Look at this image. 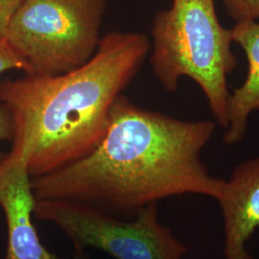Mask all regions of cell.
<instances>
[{
    "label": "cell",
    "mask_w": 259,
    "mask_h": 259,
    "mask_svg": "<svg viewBox=\"0 0 259 259\" xmlns=\"http://www.w3.org/2000/svg\"><path fill=\"white\" fill-rule=\"evenodd\" d=\"M215 129L212 121L181 120L121 94L97 146L67 166L33 178L34 193L37 201H72L121 219L174 196L217 201L226 181L212 176L202 159Z\"/></svg>",
    "instance_id": "6da1fadb"
},
{
    "label": "cell",
    "mask_w": 259,
    "mask_h": 259,
    "mask_svg": "<svg viewBox=\"0 0 259 259\" xmlns=\"http://www.w3.org/2000/svg\"><path fill=\"white\" fill-rule=\"evenodd\" d=\"M150 49L145 35L114 31L101 37L89 62L69 72L0 81V104L14 122L13 144L24 151L32 178L67 166L97 146L113 104Z\"/></svg>",
    "instance_id": "7a4b0ae2"
},
{
    "label": "cell",
    "mask_w": 259,
    "mask_h": 259,
    "mask_svg": "<svg viewBox=\"0 0 259 259\" xmlns=\"http://www.w3.org/2000/svg\"><path fill=\"white\" fill-rule=\"evenodd\" d=\"M150 64L168 93L182 77L203 91L216 123L228 126L230 93L227 77L237 65L232 32L219 22L214 0H173L170 9L157 13L152 25Z\"/></svg>",
    "instance_id": "3957f363"
},
{
    "label": "cell",
    "mask_w": 259,
    "mask_h": 259,
    "mask_svg": "<svg viewBox=\"0 0 259 259\" xmlns=\"http://www.w3.org/2000/svg\"><path fill=\"white\" fill-rule=\"evenodd\" d=\"M106 8L107 0H20L5 38L30 74H64L96 52Z\"/></svg>",
    "instance_id": "277c9868"
},
{
    "label": "cell",
    "mask_w": 259,
    "mask_h": 259,
    "mask_svg": "<svg viewBox=\"0 0 259 259\" xmlns=\"http://www.w3.org/2000/svg\"><path fill=\"white\" fill-rule=\"evenodd\" d=\"M35 216L57 226L79 252L96 249L115 259H183L187 252L173 231L159 221L157 203L132 219H121L81 203L40 200Z\"/></svg>",
    "instance_id": "5b68a950"
},
{
    "label": "cell",
    "mask_w": 259,
    "mask_h": 259,
    "mask_svg": "<svg viewBox=\"0 0 259 259\" xmlns=\"http://www.w3.org/2000/svg\"><path fill=\"white\" fill-rule=\"evenodd\" d=\"M37 202L27 157L13 144L9 154L0 157V207L8 234L4 259H88L62 258L47 250L33 221Z\"/></svg>",
    "instance_id": "8992f818"
},
{
    "label": "cell",
    "mask_w": 259,
    "mask_h": 259,
    "mask_svg": "<svg viewBox=\"0 0 259 259\" xmlns=\"http://www.w3.org/2000/svg\"><path fill=\"white\" fill-rule=\"evenodd\" d=\"M220 204L226 259H253L246 245L259 229V156L245 160L226 181Z\"/></svg>",
    "instance_id": "52a82bcc"
},
{
    "label": "cell",
    "mask_w": 259,
    "mask_h": 259,
    "mask_svg": "<svg viewBox=\"0 0 259 259\" xmlns=\"http://www.w3.org/2000/svg\"><path fill=\"white\" fill-rule=\"evenodd\" d=\"M231 32L232 41L239 45L247 56L249 69L243 84L230 93L228 126L223 136V141L229 145L243 139L250 114L259 110V22H237Z\"/></svg>",
    "instance_id": "ba28073f"
},
{
    "label": "cell",
    "mask_w": 259,
    "mask_h": 259,
    "mask_svg": "<svg viewBox=\"0 0 259 259\" xmlns=\"http://www.w3.org/2000/svg\"><path fill=\"white\" fill-rule=\"evenodd\" d=\"M228 15L237 22L259 19V0H222Z\"/></svg>",
    "instance_id": "9c48e42d"
},
{
    "label": "cell",
    "mask_w": 259,
    "mask_h": 259,
    "mask_svg": "<svg viewBox=\"0 0 259 259\" xmlns=\"http://www.w3.org/2000/svg\"><path fill=\"white\" fill-rule=\"evenodd\" d=\"M10 70H21L24 74L31 73L27 62L12 47L6 38L0 39V75Z\"/></svg>",
    "instance_id": "30bf717a"
},
{
    "label": "cell",
    "mask_w": 259,
    "mask_h": 259,
    "mask_svg": "<svg viewBox=\"0 0 259 259\" xmlns=\"http://www.w3.org/2000/svg\"><path fill=\"white\" fill-rule=\"evenodd\" d=\"M19 2L20 0H0V39L5 38L10 19Z\"/></svg>",
    "instance_id": "8fae6325"
},
{
    "label": "cell",
    "mask_w": 259,
    "mask_h": 259,
    "mask_svg": "<svg viewBox=\"0 0 259 259\" xmlns=\"http://www.w3.org/2000/svg\"><path fill=\"white\" fill-rule=\"evenodd\" d=\"M14 138V122L9 110L0 105V142L3 140H13ZM1 157V155H0Z\"/></svg>",
    "instance_id": "7c38bea8"
}]
</instances>
